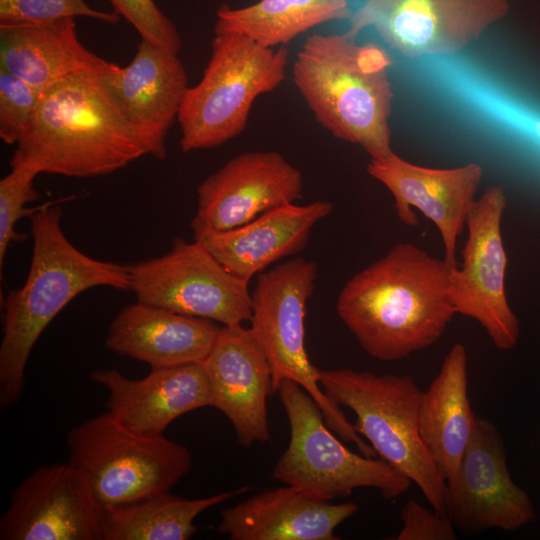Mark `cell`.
I'll return each mask as SVG.
<instances>
[{
    "mask_svg": "<svg viewBox=\"0 0 540 540\" xmlns=\"http://www.w3.org/2000/svg\"><path fill=\"white\" fill-rule=\"evenodd\" d=\"M67 445L68 462L87 476L103 507L169 492L192 467L186 446L131 431L108 411L71 428Z\"/></svg>",
    "mask_w": 540,
    "mask_h": 540,
    "instance_id": "9c48e42d",
    "label": "cell"
},
{
    "mask_svg": "<svg viewBox=\"0 0 540 540\" xmlns=\"http://www.w3.org/2000/svg\"><path fill=\"white\" fill-rule=\"evenodd\" d=\"M288 50L259 45L248 37L215 34L201 80L188 87L177 120L183 152L210 149L239 136L256 98L286 78Z\"/></svg>",
    "mask_w": 540,
    "mask_h": 540,
    "instance_id": "8992f818",
    "label": "cell"
},
{
    "mask_svg": "<svg viewBox=\"0 0 540 540\" xmlns=\"http://www.w3.org/2000/svg\"><path fill=\"white\" fill-rule=\"evenodd\" d=\"M41 91L16 75L0 69V138L17 144L27 132Z\"/></svg>",
    "mask_w": 540,
    "mask_h": 540,
    "instance_id": "f1b7e54d",
    "label": "cell"
},
{
    "mask_svg": "<svg viewBox=\"0 0 540 540\" xmlns=\"http://www.w3.org/2000/svg\"><path fill=\"white\" fill-rule=\"evenodd\" d=\"M90 378L107 391V411L139 434H164L180 416L211 406L209 380L202 362L151 369L138 380L112 368L93 370Z\"/></svg>",
    "mask_w": 540,
    "mask_h": 540,
    "instance_id": "d6986e66",
    "label": "cell"
},
{
    "mask_svg": "<svg viewBox=\"0 0 540 540\" xmlns=\"http://www.w3.org/2000/svg\"><path fill=\"white\" fill-rule=\"evenodd\" d=\"M325 394L351 409L355 430L379 458L415 483L431 508L446 515V482L419 431L422 391L409 375L350 368L320 370Z\"/></svg>",
    "mask_w": 540,
    "mask_h": 540,
    "instance_id": "5b68a950",
    "label": "cell"
},
{
    "mask_svg": "<svg viewBox=\"0 0 540 540\" xmlns=\"http://www.w3.org/2000/svg\"><path fill=\"white\" fill-rule=\"evenodd\" d=\"M355 502L334 504L286 485L253 495L221 511L218 531L231 540H336Z\"/></svg>",
    "mask_w": 540,
    "mask_h": 540,
    "instance_id": "ffe728a7",
    "label": "cell"
},
{
    "mask_svg": "<svg viewBox=\"0 0 540 540\" xmlns=\"http://www.w3.org/2000/svg\"><path fill=\"white\" fill-rule=\"evenodd\" d=\"M248 490L249 486L245 485L196 499L169 491L104 507L102 537L103 540H187L196 532L194 520L201 513Z\"/></svg>",
    "mask_w": 540,
    "mask_h": 540,
    "instance_id": "484cf974",
    "label": "cell"
},
{
    "mask_svg": "<svg viewBox=\"0 0 540 540\" xmlns=\"http://www.w3.org/2000/svg\"><path fill=\"white\" fill-rule=\"evenodd\" d=\"M220 329L215 321L137 301L112 320L105 346L151 369L173 367L203 362Z\"/></svg>",
    "mask_w": 540,
    "mask_h": 540,
    "instance_id": "44dd1931",
    "label": "cell"
},
{
    "mask_svg": "<svg viewBox=\"0 0 540 540\" xmlns=\"http://www.w3.org/2000/svg\"><path fill=\"white\" fill-rule=\"evenodd\" d=\"M41 172L30 164L11 166V171L0 180V271L2 273L7 250L11 243L26 239L15 231L16 223L31 216L39 207L26 209L25 205L39 199L34 179Z\"/></svg>",
    "mask_w": 540,
    "mask_h": 540,
    "instance_id": "4316f807",
    "label": "cell"
},
{
    "mask_svg": "<svg viewBox=\"0 0 540 540\" xmlns=\"http://www.w3.org/2000/svg\"><path fill=\"white\" fill-rule=\"evenodd\" d=\"M318 269L314 260L298 256L257 275L251 293L250 328L270 365L273 393L283 380L297 383L318 404L333 433L354 444L361 454L373 456L369 443L323 391L319 369L305 348L306 309Z\"/></svg>",
    "mask_w": 540,
    "mask_h": 540,
    "instance_id": "52a82bcc",
    "label": "cell"
},
{
    "mask_svg": "<svg viewBox=\"0 0 540 540\" xmlns=\"http://www.w3.org/2000/svg\"><path fill=\"white\" fill-rule=\"evenodd\" d=\"M137 301L209 319L221 326L249 322L248 282L229 273L197 240L176 238L164 255L129 266Z\"/></svg>",
    "mask_w": 540,
    "mask_h": 540,
    "instance_id": "30bf717a",
    "label": "cell"
},
{
    "mask_svg": "<svg viewBox=\"0 0 540 540\" xmlns=\"http://www.w3.org/2000/svg\"><path fill=\"white\" fill-rule=\"evenodd\" d=\"M356 39L349 30L307 37L296 54L292 80L325 130L359 145L371 159H382L394 152L392 59L380 46Z\"/></svg>",
    "mask_w": 540,
    "mask_h": 540,
    "instance_id": "277c9868",
    "label": "cell"
},
{
    "mask_svg": "<svg viewBox=\"0 0 540 540\" xmlns=\"http://www.w3.org/2000/svg\"><path fill=\"white\" fill-rule=\"evenodd\" d=\"M85 16L116 24V12L90 8L85 0H0V24H36Z\"/></svg>",
    "mask_w": 540,
    "mask_h": 540,
    "instance_id": "83f0119b",
    "label": "cell"
},
{
    "mask_svg": "<svg viewBox=\"0 0 540 540\" xmlns=\"http://www.w3.org/2000/svg\"><path fill=\"white\" fill-rule=\"evenodd\" d=\"M108 1L112 4L114 12L133 25L142 40L178 55L182 47L180 34L154 0Z\"/></svg>",
    "mask_w": 540,
    "mask_h": 540,
    "instance_id": "f546056e",
    "label": "cell"
},
{
    "mask_svg": "<svg viewBox=\"0 0 540 540\" xmlns=\"http://www.w3.org/2000/svg\"><path fill=\"white\" fill-rule=\"evenodd\" d=\"M33 250L22 287L2 302L0 405L20 401L31 351L50 322L75 297L95 287L130 290L129 266L88 256L66 237L62 208L41 205L31 216Z\"/></svg>",
    "mask_w": 540,
    "mask_h": 540,
    "instance_id": "3957f363",
    "label": "cell"
},
{
    "mask_svg": "<svg viewBox=\"0 0 540 540\" xmlns=\"http://www.w3.org/2000/svg\"><path fill=\"white\" fill-rule=\"evenodd\" d=\"M353 14L347 0H260L217 11L214 33L239 34L261 46L288 45L300 34L331 21H343Z\"/></svg>",
    "mask_w": 540,
    "mask_h": 540,
    "instance_id": "d4e9b609",
    "label": "cell"
},
{
    "mask_svg": "<svg viewBox=\"0 0 540 540\" xmlns=\"http://www.w3.org/2000/svg\"><path fill=\"white\" fill-rule=\"evenodd\" d=\"M508 0H362L349 19L358 36L373 28L407 58L451 55L507 16Z\"/></svg>",
    "mask_w": 540,
    "mask_h": 540,
    "instance_id": "8fae6325",
    "label": "cell"
},
{
    "mask_svg": "<svg viewBox=\"0 0 540 540\" xmlns=\"http://www.w3.org/2000/svg\"><path fill=\"white\" fill-rule=\"evenodd\" d=\"M98 76L125 118L148 137L154 157L165 159L166 135L189 87L178 55L141 39L127 66L110 62Z\"/></svg>",
    "mask_w": 540,
    "mask_h": 540,
    "instance_id": "ac0fdd59",
    "label": "cell"
},
{
    "mask_svg": "<svg viewBox=\"0 0 540 540\" xmlns=\"http://www.w3.org/2000/svg\"><path fill=\"white\" fill-rule=\"evenodd\" d=\"M211 390V407L231 423L238 442L250 447L270 440L267 398L272 373L267 357L250 327L221 326L202 362Z\"/></svg>",
    "mask_w": 540,
    "mask_h": 540,
    "instance_id": "e0dca14e",
    "label": "cell"
},
{
    "mask_svg": "<svg viewBox=\"0 0 540 540\" xmlns=\"http://www.w3.org/2000/svg\"><path fill=\"white\" fill-rule=\"evenodd\" d=\"M104 507L87 476L67 463L43 464L11 492L1 540H103Z\"/></svg>",
    "mask_w": 540,
    "mask_h": 540,
    "instance_id": "5bb4252c",
    "label": "cell"
},
{
    "mask_svg": "<svg viewBox=\"0 0 540 540\" xmlns=\"http://www.w3.org/2000/svg\"><path fill=\"white\" fill-rule=\"evenodd\" d=\"M477 418L468 395L467 350L456 343L422 392L419 407L420 436L445 482L455 475Z\"/></svg>",
    "mask_w": 540,
    "mask_h": 540,
    "instance_id": "603a6c76",
    "label": "cell"
},
{
    "mask_svg": "<svg viewBox=\"0 0 540 540\" xmlns=\"http://www.w3.org/2000/svg\"><path fill=\"white\" fill-rule=\"evenodd\" d=\"M333 209V204L324 200L291 203L199 241L229 273L249 283L274 263L302 252L314 226Z\"/></svg>",
    "mask_w": 540,
    "mask_h": 540,
    "instance_id": "7402d4cb",
    "label": "cell"
},
{
    "mask_svg": "<svg viewBox=\"0 0 540 540\" xmlns=\"http://www.w3.org/2000/svg\"><path fill=\"white\" fill-rule=\"evenodd\" d=\"M402 527L397 540H455L456 528L447 515L428 509L414 499L401 509Z\"/></svg>",
    "mask_w": 540,
    "mask_h": 540,
    "instance_id": "4dcf8cb0",
    "label": "cell"
},
{
    "mask_svg": "<svg viewBox=\"0 0 540 540\" xmlns=\"http://www.w3.org/2000/svg\"><path fill=\"white\" fill-rule=\"evenodd\" d=\"M450 267L401 242L355 273L336 311L360 347L379 361H398L438 341L456 315Z\"/></svg>",
    "mask_w": 540,
    "mask_h": 540,
    "instance_id": "6da1fadb",
    "label": "cell"
},
{
    "mask_svg": "<svg viewBox=\"0 0 540 540\" xmlns=\"http://www.w3.org/2000/svg\"><path fill=\"white\" fill-rule=\"evenodd\" d=\"M98 72H78L41 91L10 166L30 164L41 173L89 178L154 157L152 143L121 113Z\"/></svg>",
    "mask_w": 540,
    "mask_h": 540,
    "instance_id": "7a4b0ae2",
    "label": "cell"
},
{
    "mask_svg": "<svg viewBox=\"0 0 540 540\" xmlns=\"http://www.w3.org/2000/svg\"><path fill=\"white\" fill-rule=\"evenodd\" d=\"M446 515L456 529L516 531L536 521L528 493L512 479L501 433L478 416L455 475L446 481Z\"/></svg>",
    "mask_w": 540,
    "mask_h": 540,
    "instance_id": "4fadbf2b",
    "label": "cell"
},
{
    "mask_svg": "<svg viewBox=\"0 0 540 540\" xmlns=\"http://www.w3.org/2000/svg\"><path fill=\"white\" fill-rule=\"evenodd\" d=\"M109 64L80 42L74 18L0 24V69L40 91L69 75L101 71Z\"/></svg>",
    "mask_w": 540,
    "mask_h": 540,
    "instance_id": "cb8c5ba5",
    "label": "cell"
},
{
    "mask_svg": "<svg viewBox=\"0 0 540 540\" xmlns=\"http://www.w3.org/2000/svg\"><path fill=\"white\" fill-rule=\"evenodd\" d=\"M506 207L501 186L489 187L476 199L466 223L461 266L450 275L456 314L477 321L499 350H511L520 337V323L505 289L508 261L501 223Z\"/></svg>",
    "mask_w": 540,
    "mask_h": 540,
    "instance_id": "7c38bea8",
    "label": "cell"
},
{
    "mask_svg": "<svg viewBox=\"0 0 540 540\" xmlns=\"http://www.w3.org/2000/svg\"><path fill=\"white\" fill-rule=\"evenodd\" d=\"M290 427L287 449L272 477L325 501L350 496L358 488L377 489L385 499L405 493L411 481L381 458L349 450L327 426L324 415L300 385L283 380L277 391Z\"/></svg>",
    "mask_w": 540,
    "mask_h": 540,
    "instance_id": "ba28073f",
    "label": "cell"
},
{
    "mask_svg": "<svg viewBox=\"0 0 540 540\" xmlns=\"http://www.w3.org/2000/svg\"><path fill=\"white\" fill-rule=\"evenodd\" d=\"M367 172L392 194L402 223L418 224L412 209L416 208L435 224L444 245L443 259L451 270L457 269V240L476 201L483 179L482 166L470 162L455 168H428L393 152L382 159H371Z\"/></svg>",
    "mask_w": 540,
    "mask_h": 540,
    "instance_id": "2e32d148",
    "label": "cell"
},
{
    "mask_svg": "<svg viewBox=\"0 0 540 540\" xmlns=\"http://www.w3.org/2000/svg\"><path fill=\"white\" fill-rule=\"evenodd\" d=\"M535 127H536L537 135H538V137H539V139H540V121H538V122L536 123V126H535Z\"/></svg>",
    "mask_w": 540,
    "mask_h": 540,
    "instance_id": "1f68e13d",
    "label": "cell"
},
{
    "mask_svg": "<svg viewBox=\"0 0 540 540\" xmlns=\"http://www.w3.org/2000/svg\"><path fill=\"white\" fill-rule=\"evenodd\" d=\"M196 192L190 227L199 241L295 203L303 192V176L277 151H249L228 160Z\"/></svg>",
    "mask_w": 540,
    "mask_h": 540,
    "instance_id": "9a60e30c",
    "label": "cell"
}]
</instances>
